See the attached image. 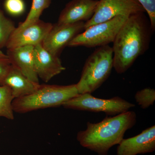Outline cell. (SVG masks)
Masks as SVG:
<instances>
[{
	"mask_svg": "<svg viewBox=\"0 0 155 155\" xmlns=\"http://www.w3.org/2000/svg\"><path fill=\"white\" fill-rule=\"evenodd\" d=\"M152 30L144 13L130 15L117 33L112 47L114 68L117 73L127 71L149 47Z\"/></svg>",
	"mask_w": 155,
	"mask_h": 155,
	"instance_id": "cell-1",
	"label": "cell"
},
{
	"mask_svg": "<svg viewBox=\"0 0 155 155\" xmlns=\"http://www.w3.org/2000/svg\"><path fill=\"white\" fill-rule=\"evenodd\" d=\"M136 114L128 111L113 117H107L98 123L88 122L85 130L77 134V140L83 147L98 155H107L111 147L124 139L127 130L136 123Z\"/></svg>",
	"mask_w": 155,
	"mask_h": 155,
	"instance_id": "cell-2",
	"label": "cell"
},
{
	"mask_svg": "<svg viewBox=\"0 0 155 155\" xmlns=\"http://www.w3.org/2000/svg\"><path fill=\"white\" fill-rule=\"evenodd\" d=\"M78 94L76 84H40L36 91L31 94L14 99L12 107L14 112L25 114L39 109L63 106Z\"/></svg>",
	"mask_w": 155,
	"mask_h": 155,
	"instance_id": "cell-3",
	"label": "cell"
},
{
	"mask_svg": "<svg viewBox=\"0 0 155 155\" xmlns=\"http://www.w3.org/2000/svg\"><path fill=\"white\" fill-rule=\"evenodd\" d=\"M114 68V52L110 46L100 47L89 56L76 84L79 94H91L101 86Z\"/></svg>",
	"mask_w": 155,
	"mask_h": 155,
	"instance_id": "cell-4",
	"label": "cell"
},
{
	"mask_svg": "<svg viewBox=\"0 0 155 155\" xmlns=\"http://www.w3.org/2000/svg\"><path fill=\"white\" fill-rule=\"evenodd\" d=\"M128 17L120 15L106 22L92 25L76 35L68 46L100 47L113 43L120 28Z\"/></svg>",
	"mask_w": 155,
	"mask_h": 155,
	"instance_id": "cell-5",
	"label": "cell"
},
{
	"mask_svg": "<svg viewBox=\"0 0 155 155\" xmlns=\"http://www.w3.org/2000/svg\"><path fill=\"white\" fill-rule=\"evenodd\" d=\"M63 106L67 109L104 112L109 116H116L129 111L135 105L119 97L103 99L93 96L90 94H84L69 100Z\"/></svg>",
	"mask_w": 155,
	"mask_h": 155,
	"instance_id": "cell-6",
	"label": "cell"
},
{
	"mask_svg": "<svg viewBox=\"0 0 155 155\" xmlns=\"http://www.w3.org/2000/svg\"><path fill=\"white\" fill-rule=\"evenodd\" d=\"M141 12L145 13V11L137 0H98L93 16L84 22V29L117 16L129 17Z\"/></svg>",
	"mask_w": 155,
	"mask_h": 155,
	"instance_id": "cell-7",
	"label": "cell"
},
{
	"mask_svg": "<svg viewBox=\"0 0 155 155\" xmlns=\"http://www.w3.org/2000/svg\"><path fill=\"white\" fill-rule=\"evenodd\" d=\"M84 22L53 25L41 45L54 55L59 57L63 49L76 35L84 30Z\"/></svg>",
	"mask_w": 155,
	"mask_h": 155,
	"instance_id": "cell-8",
	"label": "cell"
},
{
	"mask_svg": "<svg viewBox=\"0 0 155 155\" xmlns=\"http://www.w3.org/2000/svg\"><path fill=\"white\" fill-rule=\"evenodd\" d=\"M53 24L39 19L22 30L12 35L6 48L12 49L15 48L33 46L41 44L52 28Z\"/></svg>",
	"mask_w": 155,
	"mask_h": 155,
	"instance_id": "cell-9",
	"label": "cell"
},
{
	"mask_svg": "<svg viewBox=\"0 0 155 155\" xmlns=\"http://www.w3.org/2000/svg\"><path fill=\"white\" fill-rule=\"evenodd\" d=\"M34 61L37 75L45 82H48L66 69L59 57L45 49L41 44L34 47Z\"/></svg>",
	"mask_w": 155,
	"mask_h": 155,
	"instance_id": "cell-10",
	"label": "cell"
},
{
	"mask_svg": "<svg viewBox=\"0 0 155 155\" xmlns=\"http://www.w3.org/2000/svg\"><path fill=\"white\" fill-rule=\"evenodd\" d=\"M155 150V126L143 130L138 135L123 139L118 144L117 155H137L152 153Z\"/></svg>",
	"mask_w": 155,
	"mask_h": 155,
	"instance_id": "cell-11",
	"label": "cell"
},
{
	"mask_svg": "<svg viewBox=\"0 0 155 155\" xmlns=\"http://www.w3.org/2000/svg\"><path fill=\"white\" fill-rule=\"evenodd\" d=\"M98 0H72L67 3L58 18V24L86 22L94 14Z\"/></svg>",
	"mask_w": 155,
	"mask_h": 155,
	"instance_id": "cell-12",
	"label": "cell"
},
{
	"mask_svg": "<svg viewBox=\"0 0 155 155\" xmlns=\"http://www.w3.org/2000/svg\"><path fill=\"white\" fill-rule=\"evenodd\" d=\"M34 50V46H26L7 49L6 54L12 66L30 80L39 83V78L35 69Z\"/></svg>",
	"mask_w": 155,
	"mask_h": 155,
	"instance_id": "cell-13",
	"label": "cell"
},
{
	"mask_svg": "<svg viewBox=\"0 0 155 155\" xmlns=\"http://www.w3.org/2000/svg\"><path fill=\"white\" fill-rule=\"evenodd\" d=\"M3 85L9 87L14 99L31 94L40 86L39 83L28 79L13 66L6 76Z\"/></svg>",
	"mask_w": 155,
	"mask_h": 155,
	"instance_id": "cell-14",
	"label": "cell"
},
{
	"mask_svg": "<svg viewBox=\"0 0 155 155\" xmlns=\"http://www.w3.org/2000/svg\"><path fill=\"white\" fill-rule=\"evenodd\" d=\"M51 0H32L31 8L27 17L23 22L16 27L14 33L20 31L22 29L38 21L43 12L49 8Z\"/></svg>",
	"mask_w": 155,
	"mask_h": 155,
	"instance_id": "cell-15",
	"label": "cell"
},
{
	"mask_svg": "<svg viewBox=\"0 0 155 155\" xmlns=\"http://www.w3.org/2000/svg\"><path fill=\"white\" fill-rule=\"evenodd\" d=\"M14 99L9 87L6 85H0V117L10 120L14 119L12 107Z\"/></svg>",
	"mask_w": 155,
	"mask_h": 155,
	"instance_id": "cell-16",
	"label": "cell"
},
{
	"mask_svg": "<svg viewBox=\"0 0 155 155\" xmlns=\"http://www.w3.org/2000/svg\"><path fill=\"white\" fill-rule=\"evenodd\" d=\"M16 28L14 22L0 9V50L6 47Z\"/></svg>",
	"mask_w": 155,
	"mask_h": 155,
	"instance_id": "cell-17",
	"label": "cell"
},
{
	"mask_svg": "<svg viewBox=\"0 0 155 155\" xmlns=\"http://www.w3.org/2000/svg\"><path fill=\"white\" fill-rule=\"evenodd\" d=\"M136 101L142 109H145L153 104L155 101V91L146 88L137 91L135 97Z\"/></svg>",
	"mask_w": 155,
	"mask_h": 155,
	"instance_id": "cell-18",
	"label": "cell"
},
{
	"mask_svg": "<svg viewBox=\"0 0 155 155\" xmlns=\"http://www.w3.org/2000/svg\"><path fill=\"white\" fill-rule=\"evenodd\" d=\"M4 7L7 13L13 16H19L24 13L25 5L23 0H5Z\"/></svg>",
	"mask_w": 155,
	"mask_h": 155,
	"instance_id": "cell-19",
	"label": "cell"
},
{
	"mask_svg": "<svg viewBox=\"0 0 155 155\" xmlns=\"http://www.w3.org/2000/svg\"><path fill=\"white\" fill-rule=\"evenodd\" d=\"M149 16L153 32L155 29V0H137Z\"/></svg>",
	"mask_w": 155,
	"mask_h": 155,
	"instance_id": "cell-20",
	"label": "cell"
},
{
	"mask_svg": "<svg viewBox=\"0 0 155 155\" xmlns=\"http://www.w3.org/2000/svg\"><path fill=\"white\" fill-rule=\"evenodd\" d=\"M12 66L8 58H0V85H3V82Z\"/></svg>",
	"mask_w": 155,
	"mask_h": 155,
	"instance_id": "cell-21",
	"label": "cell"
},
{
	"mask_svg": "<svg viewBox=\"0 0 155 155\" xmlns=\"http://www.w3.org/2000/svg\"><path fill=\"white\" fill-rule=\"evenodd\" d=\"M8 57L7 54H4L1 50H0V58H8Z\"/></svg>",
	"mask_w": 155,
	"mask_h": 155,
	"instance_id": "cell-22",
	"label": "cell"
},
{
	"mask_svg": "<svg viewBox=\"0 0 155 155\" xmlns=\"http://www.w3.org/2000/svg\"></svg>",
	"mask_w": 155,
	"mask_h": 155,
	"instance_id": "cell-23",
	"label": "cell"
}]
</instances>
